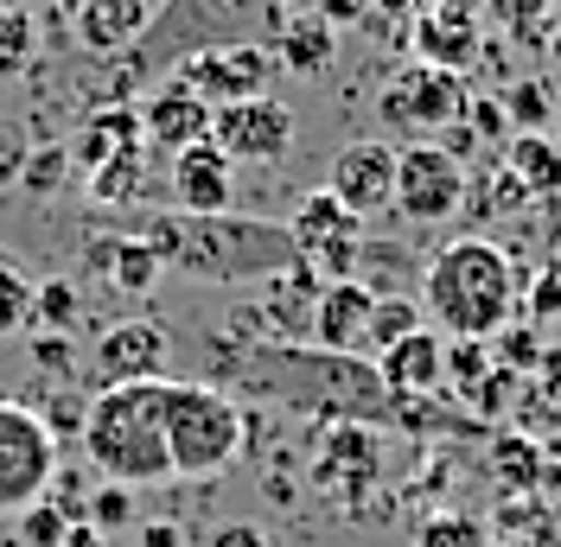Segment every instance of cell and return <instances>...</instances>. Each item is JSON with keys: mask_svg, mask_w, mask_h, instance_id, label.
Masks as SVG:
<instances>
[{"mask_svg": "<svg viewBox=\"0 0 561 547\" xmlns=\"http://www.w3.org/2000/svg\"><path fill=\"white\" fill-rule=\"evenodd\" d=\"M275 45H280V58L275 65H294V70H325L332 65V51H339V26L332 20H319V13H287L280 20V33H275Z\"/></svg>", "mask_w": 561, "mask_h": 547, "instance_id": "22", "label": "cell"}, {"mask_svg": "<svg viewBox=\"0 0 561 547\" xmlns=\"http://www.w3.org/2000/svg\"><path fill=\"white\" fill-rule=\"evenodd\" d=\"M20 522H26V542H33V547H65V535H70L65 515H58V510H38V503L20 515Z\"/></svg>", "mask_w": 561, "mask_h": 547, "instance_id": "31", "label": "cell"}, {"mask_svg": "<svg viewBox=\"0 0 561 547\" xmlns=\"http://www.w3.org/2000/svg\"><path fill=\"white\" fill-rule=\"evenodd\" d=\"M210 547H268V535H262L255 522H237V528H217V542Z\"/></svg>", "mask_w": 561, "mask_h": 547, "instance_id": "34", "label": "cell"}, {"mask_svg": "<svg viewBox=\"0 0 561 547\" xmlns=\"http://www.w3.org/2000/svg\"><path fill=\"white\" fill-rule=\"evenodd\" d=\"M556 306H561V280H542V287H536V318H549Z\"/></svg>", "mask_w": 561, "mask_h": 547, "instance_id": "37", "label": "cell"}, {"mask_svg": "<svg viewBox=\"0 0 561 547\" xmlns=\"http://www.w3.org/2000/svg\"><path fill=\"white\" fill-rule=\"evenodd\" d=\"M504 166H511V178L524 185L529 198H561V140H549V135H511Z\"/></svg>", "mask_w": 561, "mask_h": 547, "instance_id": "21", "label": "cell"}, {"mask_svg": "<svg viewBox=\"0 0 561 547\" xmlns=\"http://www.w3.org/2000/svg\"><path fill=\"white\" fill-rule=\"evenodd\" d=\"M504 115H511L524 135H542V128L556 121V90H549V83H511V96H504Z\"/></svg>", "mask_w": 561, "mask_h": 547, "instance_id": "27", "label": "cell"}, {"mask_svg": "<svg viewBox=\"0 0 561 547\" xmlns=\"http://www.w3.org/2000/svg\"><path fill=\"white\" fill-rule=\"evenodd\" d=\"M83 255H90V274H96V280H108L115 293H128V300H135V293H147V287L167 274V268H160V255H153L147 242L128 236V230H108V223H96V236H90V248H83Z\"/></svg>", "mask_w": 561, "mask_h": 547, "instance_id": "20", "label": "cell"}, {"mask_svg": "<svg viewBox=\"0 0 561 547\" xmlns=\"http://www.w3.org/2000/svg\"><path fill=\"white\" fill-rule=\"evenodd\" d=\"M377 376L396 401H427L447 388V338L434 325H415L409 338H396L389 350H377Z\"/></svg>", "mask_w": 561, "mask_h": 547, "instance_id": "15", "label": "cell"}, {"mask_svg": "<svg viewBox=\"0 0 561 547\" xmlns=\"http://www.w3.org/2000/svg\"><path fill=\"white\" fill-rule=\"evenodd\" d=\"M58 478V440L26 401H0V515H26Z\"/></svg>", "mask_w": 561, "mask_h": 547, "instance_id": "8", "label": "cell"}, {"mask_svg": "<svg viewBox=\"0 0 561 547\" xmlns=\"http://www.w3.org/2000/svg\"><path fill=\"white\" fill-rule=\"evenodd\" d=\"M96 223L140 236L160 255V268L192 274V280H217V287H249V280H275V274L300 268L294 242H287V223H268V217L115 205V217H96Z\"/></svg>", "mask_w": 561, "mask_h": 547, "instance_id": "1", "label": "cell"}, {"mask_svg": "<svg viewBox=\"0 0 561 547\" xmlns=\"http://www.w3.org/2000/svg\"><path fill=\"white\" fill-rule=\"evenodd\" d=\"M364 7H370V0H319V20H332V26H357Z\"/></svg>", "mask_w": 561, "mask_h": 547, "instance_id": "33", "label": "cell"}, {"mask_svg": "<svg viewBox=\"0 0 561 547\" xmlns=\"http://www.w3.org/2000/svg\"><path fill=\"white\" fill-rule=\"evenodd\" d=\"M275 77V51L255 45V38H230V45H198L173 65V83H185L198 103L224 108V103H243V96H262Z\"/></svg>", "mask_w": 561, "mask_h": 547, "instance_id": "10", "label": "cell"}, {"mask_svg": "<svg viewBox=\"0 0 561 547\" xmlns=\"http://www.w3.org/2000/svg\"><path fill=\"white\" fill-rule=\"evenodd\" d=\"M33 318L45 325V331H70V325H77V293H70L65 280L33 287Z\"/></svg>", "mask_w": 561, "mask_h": 547, "instance_id": "29", "label": "cell"}, {"mask_svg": "<svg viewBox=\"0 0 561 547\" xmlns=\"http://www.w3.org/2000/svg\"><path fill=\"white\" fill-rule=\"evenodd\" d=\"M409 45H415L421 65H440L466 77L479 65V51H485V20H479L472 0H427L415 13V26H409Z\"/></svg>", "mask_w": 561, "mask_h": 547, "instance_id": "12", "label": "cell"}, {"mask_svg": "<svg viewBox=\"0 0 561 547\" xmlns=\"http://www.w3.org/2000/svg\"><path fill=\"white\" fill-rule=\"evenodd\" d=\"M167 357H173V344L167 331L153 325V318H122V325H108L96 350H90V376L96 388L108 382H140V376H167Z\"/></svg>", "mask_w": 561, "mask_h": 547, "instance_id": "14", "label": "cell"}, {"mask_svg": "<svg viewBox=\"0 0 561 547\" xmlns=\"http://www.w3.org/2000/svg\"><path fill=\"white\" fill-rule=\"evenodd\" d=\"M33 13L26 7H0V77H13V70H26L33 58Z\"/></svg>", "mask_w": 561, "mask_h": 547, "instance_id": "28", "label": "cell"}, {"mask_svg": "<svg viewBox=\"0 0 561 547\" xmlns=\"http://www.w3.org/2000/svg\"><path fill=\"white\" fill-rule=\"evenodd\" d=\"M230 382H243L249 395L287 401L294 414H319V420L383 427L402 408L383 388L377 363H364L351 350H319V344H255L230 363Z\"/></svg>", "mask_w": 561, "mask_h": 547, "instance_id": "2", "label": "cell"}, {"mask_svg": "<svg viewBox=\"0 0 561 547\" xmlns=\"http://www.w3.org/2000/svg\"><path fill=\"white\" fill-rule=\"evenodd\" d=\"M497 458H504V484H529V458H536V440H497Z\"/></svg>", "mask_w": 561, "mask_h": 547, "instance_id": "32", "label": "cell"}, {"mask_svg": "<svg viewBox=\"0 0 561 547\" xmlns=\"http://www.w3.org/2000/svg\"><path fill=\"white\" fill-rule=\"evenodd\" d=\"M415 325H427L421 318V300H409V293H377L370 300V325H364V357H377L396 338H409Z\"/></svg>", "mask_w": 561, "mask_h": 547, "instance_id": "24", "label": "cell"}, {"mask_svg": "<svg viewBox=\"0 0 561 547\" xmlns=\"http://www.w3.org/2000/svg\"><path fill=\"white\" fill-rule=\"evenodd\" d=\"M90 522H96V528H128V522H135V490H128V484H103V490L90 497Z\"/></svg>", "mask_w": 561, "mask_h": 547, "instance_id": "30", "label": "cell"}, {"mask_svg": "<svg viewBox=\"0 0 561 547\" xmlns=\"http://www.w3.org/2000/svg\"><path fill=\"white\" fill-rule=\"evenodd\" d=\"M466 103H472V90H466L459 70H440V65H421L415 58V65H402L383 83L377 115H383L389 135H402V140H440L459 121Z\"/></svg>", "mask_w": 561, "mask_h": 547, "instance_id": "6", "label": "cell"}, {"mask_svg": "<svg viewBox=\"0 0 561 547\" xmlns=\"http://www.w3.org/2000/svg\"><path fill=\"white\" fill-rule=\"evenodd\" d=\"M370 300H377V287L357 280V274H345V280H319L313 312H307V331H313L319 350H351V357H364Z\"/></svg>", "mask_w": 561, "mask_h": 547, "instance_id": "16", "label": "cell"}, {"mask_svg": "<svg viewBox=\"0 0 561 547\" xmlns=\"http://www.w3.org/2000/svg\"><path fill=\"white\" fill-rule=\"evenodd\" d=\"M466 160H454L440 140H409L396 147V210L409 223H447L466 210Z\"/></svg>", "mask_w": 561, "mask_h": 547, "instance_id": "9", "label": "cell"}, {"mask_svg": "<svg viewBox=\"0 0 561 547\" xmlns=\"http://www.w3.org/2000/svg\"><path fill=\"white\" fill-rule=\"evenodd\" d=\"M389 7H396V13H409V20H415L421 7H427V0H389Z\"/></svg>", "mask_w": 561, "mask_h": 547, "instance_id": "38", "label": "cell"}, {"mask_svg": "<svg viewBox=\"0 0 561 547\" xmlns=\"http://www.w3.org/2000/svg\"><path fill=\"white\" fill-rule=\"evenodd\" d=\"M210 140L224 147L230 166H280L287 147H294V115H287V103H275L262 90V96L210 108Z\"/></svg>", "mask_w": 561, "mask_h": 547, "instance_id": "11", "label": "cell"}, {"mask_svg": "<svg viewBox=\"0 0 561 547\" xmlns=\"http://www.w3.org/2000/svg\"><path fill=\"white\" fill-rule=\"evenodd\" d=\"M147 26H153V0H77L70 7V33H77V45L90 58L135 51Z\"/></svg>", "mask_w": 561, "mask_h": 547, "instance_id": "17", "label": "cell"}, {"mask_svg": "<svg viewBox=\"0 0 561 547\" xmlns=\"http://www.w3.org/2000/svg\"><path fill=\"white\" fill-rule=\"evenodd\" d=\"M325 191L370 223L377 210L396 205V147H389V140H351V147H339Z\"/></svg>", "mask_w": 561, "mask_h": 547, "instance_id": "13", "label": "cell"}, {"mask_svg": "<svg viewBox=\"0 0 561 547\" xmlns=\"http://www.w3.org/2000/svg\"><path fill=\"white\" fill-rule=\"evenodd\" d=\"M26 318H33V280H26V268L0 248V338L26 331Z\"/></svg>", "mask_w": 561, "mask_h": 547, "instance_id": "26", "label": "cell"}, {"mask_svg": "<svg viewBox=\"0 0 561 547\" xmlns=\"http://www.w3.org/2000/svg\"><path fill=\"white\" fill-rule=\"evenodd\" d=\"M249 440V414L217 382L167 376V458L173 478H224Z\"/></svg>", "mask_w": 561, "mask_h": 547, "instance_id": "5", "label": "cell"}, {"mask_svg": "<svg viewBox=\"0 0 561 547\" xmlns=\"http://www.w3.org/2000/svg\"><path fill=\"white\" fill-rule=\"evenodd\" d=\"M421 318L440 338L491 344L517 318V261L485 236H459L421 261Z\"/></svg>", "mask_w": 561, "mask_h": 547, "instance_id": "3", "label": "cell"}, {"mask_svg": "<svg viewBox=\"0 0 561 547\" xmlns=\"http://www.w3.org/2000/svg\"><path fill=\"white\" fill-rule=\"evenodd\" d=\"M20 166H26L20 140H0V185H7V178H20Z\"/></svg>", "mask_w": 561, "mask_h": 547, "instance_id": "36", "label": "cell"}, {"mask_svg": "<svg viewBox=\"0 0 561 547\" xmlns=\"http://www.w3.org/2000/svg\"><path fill=\"white\" fill-rule=\"evenodd\" d=\"M472 7H479V20H491L497 33L536 38V33H549V7L556 0H472Z\"/></svg>", "mask_w": 561, "mask_h": 547, "instance_id": "25", "label": "cell"}, {"mask_svg": "<svg viewBox=\"0 0 561 547\" xmlns=\"http://www.w3.org/2000/svg\"><path fill=\"white\" fill-rule=\"evenodd\" d=\"M370 223L351 205H339L332 191H307L300 205L287 210V242H294V261L313 274V280H345L357 274Z\"/></svg>", "mask_w": 561, "mask_h": 547, "instance_id": "7", "label": "cell"}, {"mask_svg": "<svg viewBox=\"0 0 561 547\" xmlns=\"http://www.w3.org/2000/svg\"><path fill=\"white\" fill-rule=\"evenodd\" d=\"M58 7H65V13H70V7H77V0H58Z\"/></svg>", "mask_w": 561, "mask_h": 547, "instance_id": "40", "label": "cell"}, {"mask_svg": "<svg viewBox=\"0 0 561 547\" xmlns=\"http://www.w3.org/2000/svg\"><path fill=\"white\" fill-rule=\"evenodd\" d=\"M83 458L108 484H128V490L173 478V458H167V376L96 388V401L83 408Z\"/></svg>", "mask_w": 561, "mask_h": 547, "instance_id": "4", "label": "cell"}, {"mask_svg": "<svg viewBox=\"0 0 561 547\" xmlns=\"http://www.w3.org/2000/svg\"><path fill=\"white\" fill-rule=\"evenodd\" d=\"M135 121H140V140L147 147H160V153H179V147H192V140H205L210 135V103H198L185 83H160L147 103L135 108Z\"/></svg>", "mask_w": 561, "mask_h": 547, "instance_id": "18", "label": "cell"}, {"mask_svg": "<svg viewBox=\"0 0 561 547\" xmlns=\"http://www.w3.org/2000/svg\"><path fill=\"white\" fill-rule=\"evenodd\" d=\"M511 414H524L529 433H561V350L536 357V376H529V388H517Z\"/></svg>", "mask_w": 561, "mask_h": 547, "instance_id": "23", "label": "cell"}, {"mask_svg": "<svg viewBox=\"0 0 561 547\" xmlns=\"http://www.w3.org/2000/svg\"><path fill=\"white\" fill-rule=\"evenodd\" d=\"M140 547H185V535H179L173 522H147L140 528Z\"/></svg>", "mask_w": 561, "mask_h": 547, "instance_id": "35", "label": "cell"}, {"mask_svg": "<svg viewBox=\"0 0 561 547\" xmlns=\"http://www.w3.org/2000/svg\"><path fill=\"white\" fill-rule=\"evenodd\" d=\"M549 51H556V65H561V26H549Z\"/></svg>", "mask_w": 561, "mask_h": 547, "instance_id": "39", "label": "cell"}, {"mask_svg": "<svg viewBox=\"0 0 561 547\" xmlns=\"http://www.w3.org/2000/svg\"><path fill=\"white\" fill-rule=\"evenodd\" d=\"M230 160H224V147L217 140H192V147H179L173 153V198L179 210H230L237 198V178H230Z\"/></svg>", "mask_w": 561, "mask_h": 547, "instance_id": "19", "label": "cell"}]
</instances>
